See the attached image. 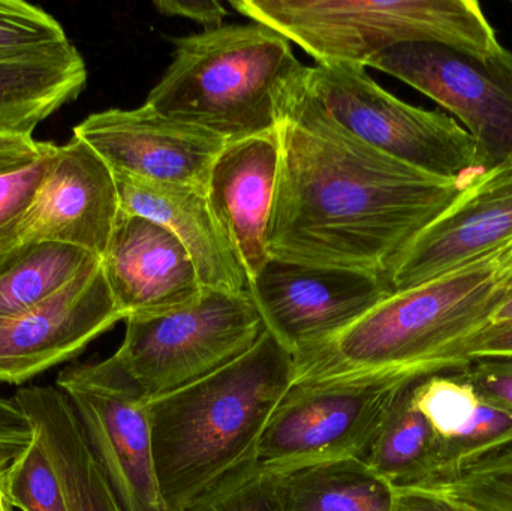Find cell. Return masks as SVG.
<instances>
[{
    "mask_svg": "<svg viewBox=\"0 0 512 511\" xmlns=\"http://www.w3.org/2000/svg\"><path fill=\"white\" fill-rule=\"evenodd\" d=\"M268 224L274 260L388 278L415 237L468 183L409 167L337 125L298 84L277 123Z\"/></svg>",
    "mask_w": 512,
    "mask_h": 511,
    "instance_id": "cell-1",
    "label": "cell"
},
{
    "mask_svg": "<svg viewBox=\"0 0 512 511\" xmlns=\"http://www.w3.org/2000/svg\"><path fill=\"white\" fill-rule=\"evenodd\" d=\"M512 288V240L409 290L397 291L297 360V386L412 380L450 371L492 323Z\"/></svg>",
    "mask_w": 512,
    "mask_h": 511,
    "instance_id": "cell-2",
    "label": "cell"
},
{
    "mask_svg": "<svg viewBox=\"0 0 512 511\" xmlns=\"http://www.w3.org/2000/svg\"><path fill=\"white\" fill-rule=\"evenodd\" d=\"M295 377L294 357L265 330L252 350L221 371L150 399L167 511H189L254 470L265 428Z\"/></svg>",
    "mask_w": 512,
    "mask_h": 511,
    "instance_id": "cell-3",
    "label": "cell"
},
{
    "mask_svg": "<svg viewBox=\"0 0 512 511\" xmlns=\"http://www.w3.org/2000/svg\"><path fill=\"white\" fill-rule=\"evenodd\" d=\"M173 60L144 104L227 141L273 131L306 66L264 24H233L171 39Z\"/></svg>",
    "mask_w": 512,
    "mask_h": 511,
    "instance_id": "cell-4",
    "label": "cell"
},
{
    "mask_svg": "<svg viewBox=\"0 0 512 511\" xmlns=\"http://www.w3.org/2000/svg\"><path fill=\"white\" fill-rule=\"evenodd\" d=\"M231 6L316 63L366 66L370 57L406 42L448 45L480 57L502 50L475 0H231Z\"/></svg>",
    "mask_w": 512,
    "mask_h": 511,
    "instance_id": "cell-5",
    "label": "cell"
},
{
    "mask_svg": "<svg viewBox=\"0 0 512 511\" xmlns=\"http://www.w3.org/2000/svg\"><path fill=\"white\" fill-rule=\"evenodd\" d=\"M304 87L337 125L409 167L459 183L480 174L475 141L465 128L442 111L400 101L367 74L366 66H306Z\"/></svg>",
    "mask_w": 512,
    "mask_h": 511,
    "instance_id": "cell-6",
    "label": "cell"
},
{
    "mask_svg": "<svg viewBox=\"0 0 512 511\" xmlns=\"http://www.w3.org/2000/svg\"><path fill=\"white\" fill-rule=\"evenodd\" d=\"M264 332L249 294L206 290L188 308L126 320L114 356L153 399L221 371L252 350Z\"/></svg>",
    "mask_w": 512,
    "mask_h": 511,
    "instance_id": "cell-7",
    "label": "cell"
},
{
    "mask_svg": "<svg viewBox=\"0 0 512 511\" xmlns=\"http://www.w3.org/2000/svg\"><path fill=\"white\" fill-rule=\"evenodd\" d=\"M57 389L123 511H167L156 474L149 401L116 356L69 366Z\"/></svg>",
    "mask_w": 512,
    "mask_h": 511,
    "instance_id": "cell-8",
    "label": "cell"
},
{
    "mask_svg": "<svg viewBox=\"0 0 512 511\" xmlns=\"http://www.w3.org/2000/svg\"><path fill=\"white\" fill-rule=\"evenodd\" d=\"M406 381L294 384L265 428L255 470L279 476L322 462L366 461L391 402Z\"/></svg>",
    "mask_w": 512,
    "mask_h": 511,
    "instance_id": "cell-9",
    "label": "cell"
},
{
    "mask_svg": "<svg viewBox=\"0 0 512 511\" xmlns=\"http://www.w3.org/2000/svg\"><path fill=\"white\" fill-rule=\"evenodd\" d=\"M462 120L480 173L512 159V51L480 57L448 45L406 42L367 60Z\"/></svg>",
    "mask_w": 512,
    "mask_h": 511,
    "instance_id": "cell-10",
    "label": "cell"
},
{
    "mask_svg": "<svg viewBox=\"0 0 512 511\" xmlns=\"http://www.w3.org/2000/svg\"><path fill=\"white\" fill-rule=\"evenodd\" d=\"M393 294L382 276L270 258L249 284L265 330L295 362Z\"/></svg>",
    "mask_w": 512,
    "mask_h": 511,
    "instance_id": "cell-11",
    "label": "cell"
},
{
    "mask_svg": "<svg viewBox=\"0 0 512 511\" xmlns=\"http://www.w3.org/2000/svg\"><path fill=\"white\" fill-rule=\"evenodd\" d=\"M119 215L113 171L86 141L72 135L57 146L30 209L0 236V257L39 242L68 243L102 257Z\"/></svg>",
    "mask_w": 512,
    "mask_h": 511,
    "instance_id": "cell-12",
    "label": "cell"
},
{
    "mask_svg": "<svg viewBox=\"0 0 512 511\" xmlns=\"http://www.w3.org/2000/svg\"><path fill=\"white\" fill-rule=\"evenodd\" d=\"M117 176L206 191L210 171L228 141L146 104L90 114L74 128Z\"/></svg>",
    "mask_w": 512,
    "mask_h": 511,
    "instance_id": "cell-13",
    "label": "cell"
},
{
    "mask_svg": "<svg viewBox=\"0 0 512 511\" xmlns=\"http://www.w3.org/2000/svg\"><path fill=\"white\" fill-rule=\"evenodd\" d=\"M125 320L102 266L35 308L0 318V383L21 384L80 356Z\"/></svg>",
    "mask_w": 512,
    "mask_h": 511,
    "instance_id": "cell-14",
    "label": "cell"
},
{
    "mask_svg": "<svg viewBox=\"0 0 512 511\" xmlns=\"http://www.w3.org/2000/svg\"><path fill=\"white\" fill-rule=\"evenodd\" d=\"M512 240V159L475 176L388 273L393 293L466 266Z\"/></svg>",
    "mask_w": 512,
    "mask_h": 511,
    "instance_id": "cell-15",
    "label": "cell"
},
{
    "mask_svg": "<svg viewBox=\"0 0 512 511\" xmlns=\"http://www.w3.org/2000/svg\"><path fill=\"white\" fill-rule=\"evenodd\" d=\"M101 266L125 321L188 308L206 291L188 249L171 231L122 210Z\"/></svg>",
    "mask_w": 512,
    "mask_h": 511,
    "instance_id": "cell-16",
    "label": "cell"
},
{
    "mask_svg": "<svg viewBox=\"0 0 512 511\" xmlns=\"http://www.w3.org/2000/svg\"><path fill=\"white\" fill-rule=\"evenodd\" d=\"M279 170L277 128L228 141L210 171L207 200L249 284L270 260L268 224Z\"/></svg>",
    "mask_w": 512,
    "mask_h": 511,
    "instance_id": "cell-17",
    "label": "cell"
},
{
    "mask_svg": "<svg viewBox=\"0 0 512 511\" xmlns=\"http://www.w3.org/2000/svg\"><path fill=\"white\" fill-rule=\"evenodd\" d=\"M114 177L120 210L171 231L188 249L204 290L249 294L248 276L210 209L206 191L117 174Z\"/></svg>",
    "mask_w": 512,
    "mask_h": 511,
    "instance_id": "cell-18",
    "label": "cell"
},
{
    "mask_svg": "<svg viewBox=\"0 0 512 511\" xmlns=\"http://www.w3.org/2000/svg\"><path fill=\"white\" fill-rule=\"evenodd\" d=\"M14 401L59 477L69 511H123L96 464L68 398L56 386L18 390Z\"/></svg>",
    "mask_w": 512,
    "mask_h": 511,
    "instance_id": "cell-19",
    "label": "cell"
},
{
    "mask_svg": "<svg viewBox=\"0 0 512 511\" xmlns=\"http://www.w3.org/2000/svg\"><path fill=\"white\" fill-rule=\"evenodd\" d=\"M86 83V62L71 41L0 57V135H32L39 123L77 99Z\"/></svg>",
    "mask_w": 512,
    "mask_h": 511,
    "instance_id": "cell-20",
    "label": "cell"
},
{
    "mask_svg": "<svg viewBox=\"0 0 512 511\" xmlns=\"http://www.w3.org/2000/svg\"><path fill=\"white\" fill-rule=\"evenodd\" d=\"M283 511H394L396 491L366 461L322 462L277 476Z\"/></svg>",
    "mask_w": 512,
    "mask_h": 511,
    "instance_id": "cell-21",
    "label": "cell"
},
{
    "mask_svg": "<svg viewBox=\"0 0 512 511\" xmlns=\"http://www.w3.org/2000/svg\"><path fill=\"white\" fill-rule=\"evenodd\" d=\"M99 266L101 257L68 243H32L8 252L0 257V318L41 305Z\"/></svg>",
    "mask_w": 512,
    "mask_h": 511,
    "instance_id": "cell-22",
    "label": "cell"
},
{
    "mask_svg": "<svg viewBox=\"0 0 512 511\" xmlns=\"http://www.w3.org/2000/svg\"><path fill=\"white\" fill-rule=\"evenodd\" d=\"M417 380L406 381L394 396L384 425L366 458L370 468L390 483L394 491L426 485L438 444V435L412 398Z\"/></svg>",
    "mask_w": 512,
    "mask_h": 511,
    "instance_id": "cell-23",
    "label": "cell"
},
{
    "mask_svg": "<svg viewBox=\"0 0 512 511\" xmlns=\"http://www.w3.org/2000/svg\"><path fill=\"white\" fill-rule=\"evenodd\" d=\"M426 489L474 511H512V438Z\"/></svg>",
    "mask_w": 512,
    "mask_h": 511,
    "instance_id": "cell-24",
    "label": "cell"
},
{
    "mask_svg": "<svg viewBox=\"0 0 512 511\" xmlns=\"http://www.w3.org/2000/svg\"><path fill=\"white\" fill-rule=\"evenodd\" d=\"M512 438V413L481 399L471 422L450 437H438L429 480L423 488L441 485L493 447Z\"/></svg>",
    "mask_w": 512,
    "mask_h": 511,
    "instance_id": "cell-25",
    "label": "cell"
},
{
    "mask_svg": "<svg viewBox=\"0 0 512 511\" xmlns=\"http://www.w3.org/2000/svg\"><path fill=\"white\" fill-rule=\"evenodd\" d=\"M412 398L438 437H450L465 428L481 402L474 387L454 371L418 378Z\"/></svg>",
    "mask_w": 512,
    "mask_h": 511,
    "instance_id": "cell-26",
    "label": "cell"
},
{
    "mask_svg": "<svg viewBox=\"0 0 512 511\" xmlns=\"http://www.w3.org/2000/svg\"><path fill=\"white\" fill-rule=\"evenodd\" d=\"M6 494L21 511H69L59 477L38 438L5 471Z\"/></svg>",
    "mask_w": 512,
    "mask_h": 511,
    "instance_id": "cell-27",
    "label": "cell"
},
{
    "mask_svg": "<svg viewBox=\"0 0 512 511\" xmlns=\"http://www.w3.org/2000/svg\"><path fill=\"white\" fill-rule=\"evenodd\" d=\"M69 42L62 24L23 0H0V57L33 53Z\"/></svg>",
    "mask_w": 512,
    "mask_h": 511,
    "instance_id": "cell-28",
    "label": "cell"
},
{
    "mask_svg": "<svg viewBox=\"0 0 512 511\" xmlns=\"http://www.w3.org/2000/svg\"><path fill=\"white\" fill-rule=\"evenodd\" d=\"M56 150L57 144L44 141L32 162L0 173V236L32 206Z\"/></svg>",
    "mask_w": 512,
    "mask_h": 511,
    "instance_id": "cell-29",
    "label": "cell"
},
{
    "mask_svg": "<svg viewBox=\"0 0 512 511\" xmlns=\"http://www.w3.org/2000/svg\"><path fill=\"white\" fill-rule=\"evenodd\" d=\"M189 511H283L277 476L254 468Z\"/></svg>",
    "mask_w": 512,
    "mask_h": 511,
    "instance_id": "cell-30",
    "label": "cell"
},
{
    "mask_svg": "<svg viewBox=\"0 0 512 511\" xmlns=\"http://www.w3.org/2000/svg\"><path fill=\"white\" fill-rule=\"evenodd\" d=\"M454 372L474 387L480 399L512 413V356L474 357Z\"/></svg>",
    "mask_w": 512,
    "mask_h": 511,
    "instance_id": "cell-31",
    "label": "cell"
},
{
    "mask_svg": "<svg viewBox=\"0 0 512 511\" xmlns=\"http://www.w3.org/2000/svg\"><path fill=\"white\" fill-rule=\"evenodd\" d=\"M35 438L32 423L14 398L0 396V471L6 470Z\"/></svg>",
    "mask_w": 512,
    "mask_h": 511,
    "instance_id": "cell-32",
    "label": "cell"
},
{
    "mask_svg": "<svg viewBox=\"0 0 512 511\" xmlns=\"http://www.w3.org/2000/svg\"><path fill=\"white\" fill-rule=\"evenodd\" d=\"M484 356H512V324L487 327L462 344L450 363V371L459 368L466 360Z\"/></svg>",
    "mask_w": 512,
    "mask_h": 511,
    "instance_id": "cell-33",
    "label": "cell"
},
{
    "mask_svg": "<svg viewBox=\"0 0 512 511\" xmlns=\"http://www.w3.org/2000/svg\"><path fill=\"white\" fill-rule=\"evenodd\" d=\"M156 11L165 17L188 18L207 29L224 26L227 9L215 0H156Z\"/></svg>",
    "mask_w": 512,
    "mask_h": 511,
    "instance_id": "cell-34",
    "label": "cell"
},
{
    "mask_svg": "<svg viewBox=\"0 0 512 511\" xmlns=\"http://www.w3.org/2000/svg\"><path fill=\"white\" fill-rule=\"evenodd\" d=\"M44 141L33 135H0V173L32 162L42 152Z\"/></svg>",
    "mask_w": 512,
    "mask_h": 511,
    "instance_id": "cell-35",
    "label": "cell"
},
{
    "mask_svg": "<svg viewBox=\"0 0 512 511\" xmlns=\"http://www.w3.org/2000/svg\"><path fill=\"white\" fill-rule=\"evenodd\" d=\"M394 511H474L427 489L396 491Z\"/></svg>",
    "mask_w": 512,
    "mask_h": 511,
    "instance_id": "cell-36",
    "label": "cell"
},
{
    "mask_svg": "<svg viewBox=\"0 0 512 511\" xmlns=\"http://www.w3.org/2000/svg\"><path fill=\"white\" fill-rule=\"evenodd\" d=\"M5 471H0V511H12L14 507L6 494Z\"/></svg>",
    "mask_w": 512,
    "mask_h": 511,
    "instance_id": "cell-37",
    "label": "cell"
}]
</instances>
